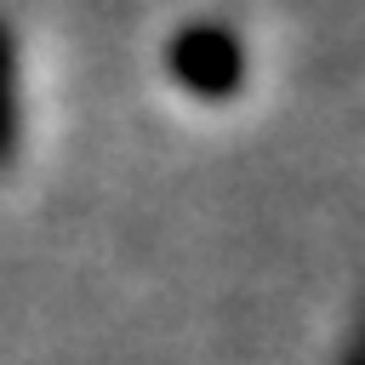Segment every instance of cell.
I'll list each match as a JSON object with an SVG mask.
<instances>
[{"label": "cell", "mask_w": 365, "mask_h": 365, "mask_svg": "<svg viewBox=\"0 0 365 365\" xmlns=\"http://www.w3.org/2000/svg\"><path fill=\"white\" fill-rule=\"evenodd\" d=\"M165 68L182 91H194L205 103H222L245 86V46L222 23H188L165 46Z\"/></svg>", "instance_id": "6da1fadb"}, {"label": "cell", "mask_w": 365, "mask_h": 365, "mask_svg": "<svg viewBox=\"0 0 365 365\" xmlns=\"http://www.w3.org/2000/svg\"><path fill=\"white\" fill-rule=\"evenodd\" d=\"M23 143V91H17V40L0 23V171H11Z\"/></svg>", "instance_id": "7a4b0ae2"}, {"label": "cell", "mask_w": 365, "mask_h": 365, "mask_svg": "<svg viewBox=\"0 0 365 365\" xmlns=\"http://www.w3.org/2000/svg\"><path fill=\"white\" fill-rule=\"evenodd\" d=\"M342 365H354V354H348V359H342Z\"/></svg>", "instance_id": "3957f363"}]
</instances>
